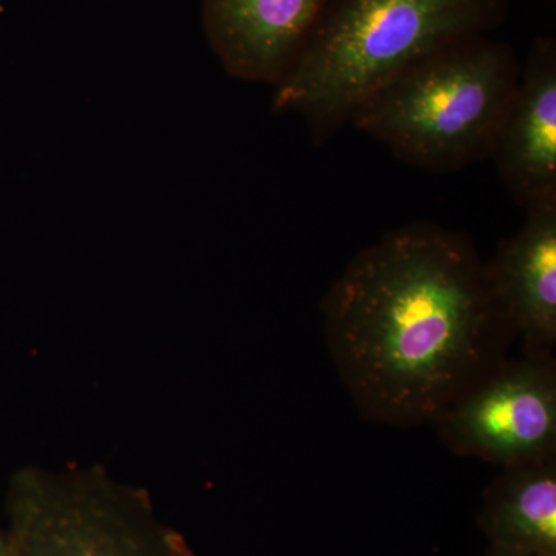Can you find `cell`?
Instances as JSON below:
<instances>
[{"label": "cell", "instance_id": "cell-5", "mask_svg": "<svg viewBox=\"0 0 556 556\" xmlns=\"http://www.w3.org/2000/svg\"><path fill=\"white\" fill-rule=\"evenodd\" d=\"M431 422L456 455L501 468L556 457L555 358H506Z\"/></svg>", "mask_w": 556, "mask_h": 556}, {"label": "cell", "instance_id": "cell-9", "mask_svg": "<svg viewBox=\"0 0 556 556\" xmlns=\"http://www.w3.org/2000/svg\"><path fill=\"white\" fill-rule=\"evenodd\" d=\"M477 525L489 547L556 556V457L503 468L485 489Z\"/></svg>", "mask_w": 556, "mask_h": 556}, {"label": "cell", "instance_id": "cell-1", "mask_svg": "<svg viewBox=\"0 0 556 556\" xmlns=\"http://www.w3.org/2000/svg\"><path fill=\"white\" fill-rule=\"evenodd\" d=\"M321 313L343 386L387 426L431 422L517 339L473 241L427 223L362 249Z\"/></svg>", "mask_w": 556, "mask_h": 556}, {"label": "cell", "instance_id": "cell-11", "mask_svg": "<svg viewBox=\"0 0 556 556\" xmlns=\"http://www.w3.org/2000/svg\"><path fill=\"white\" fill-rule=\"evenodd\" d=\"M0 556H10L9 555V546H7L5 536L0 533Z\"/></svg>", "mask_w": 556, "mask_h": 556}, {"label": "cell", "instance_id": "cell-4", "mask_svg": "<svg viewBox=\"0 0 556 556\" xmlns=\"http://www.w3.org/2000/svg\"><path fill=\"white\" fill-rule=\"evenodd\" d=\"M10 556H195L148 493L101 470H25L9 495Z\"/></svg>", "mask_w": 556, "mask_h": 556}, {"label": "cell", "instance_id": "cell-3", "mask_svg": "<svg viewBox=\"0 0 556 556\" xmlns=\"http://www.w3.org/2000/svg\"><path fill=\"white\" fill-rule=\"evenodd\" d=\"M519 72L508 43L468 36L388 80L350 123L412 166L459 170L492 159Z\"/></svg>", "mask_w": 556, "mask_h": 556}, {"label": "cell", "instance_id": "cell-10", "mask_svg": "<svg viewBox=\"0 0 556 556\" xmlns=\"http://www.w3.org/2000/svg\"><path fill=\"white\" fill-rule=\"evenodd\" d=\"M484 556H530V555L515 554V552L503 551V548L489 547V551H486V554Z\"/></svg>", "mask_w": 556, "mask_h": 556}, {"label": "cell", "instance_id": "cell-2", "mask_svg": "<svg viewBox=\"0 0 556 556\" xmlns=\"http://www.w3.org/2000/svg\"><path fill=\"white\" fill-rule=\"evenodd\" d=\"M508 0H332L277 84L274 109L306 119L321 141L371 94L448 43L486 35Z\"/></svg>", "mask_w": 556, "mask_h": 556}, {"label": "cell", "instance_id": "cell-6", "mask_svg": "<svg viewBox=\"0 0 556 556\" xmlns=\"http://www.w3.org/2000/svg\"><path fill=\"white\" fill-rule=\"evenodd\" d=\"M332 0H201L208 43L230 76L277 86Z\"/></svg>", "mask_w": 556, "mask_h": 556}, {"label": "cell", "instance_id": "cell-8", "mask_svg": "<svg viewBox=\"0 0 556 556\" xmlns=\"http://www.w3.org/2000/svg\"><path fill=\"white\" fill-rule=\"evenodd\" d=\"M522 356L555 358L556 204L529 208L525 225L486 262Z\"/></svg>", "mask_w": 556, "mask_h": 556}, {"label": "cell", "instance_id": "cell-7", "mask_svg": "<svg viewBox=\"0 0 556 556\" xmlns=\"http://www.w3.org/2000/svg\"><path fill=\"white\" fill-rule=\"evenodd\" d=\"M492 159L519 206L556 204V46L536 38L497 134Z\"/></svg>", "mask_w": 556, "mask_h": 556}]
</instances>
